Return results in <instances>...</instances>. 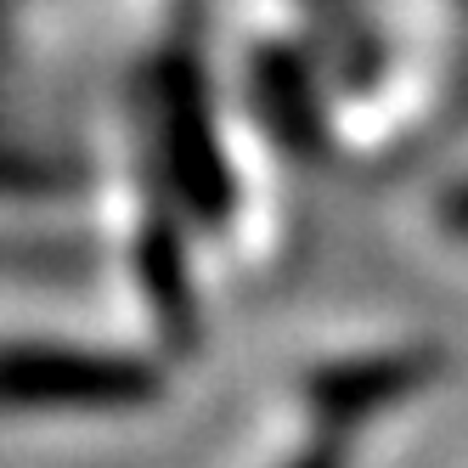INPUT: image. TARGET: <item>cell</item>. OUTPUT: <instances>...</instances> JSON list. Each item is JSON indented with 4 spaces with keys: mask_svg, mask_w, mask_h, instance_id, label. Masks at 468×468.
Masks as SVG:
<instances>
[{
    "mask_svg": "<svg viewBox=\"0 0 468 468\" xmlns=\"http://www.w3.org/2000/svg\"><path fill=\"white\" fill-rule=\"evenodd\" d=\"M158 395L147 361L74 345H0V407L12 412H108Z\"/></svg>",
    "mask_w": 468,
    "mask_h": 468,
    "instance_id": "cell-1",
    "label": "cell"
},
{
    "mask_svg": "<svg viewBox=\"0 0 468 468\" xmlns=\"http://www.w3.org/2000/svg\"><path fill=\"white\" fill-rule=\"evenodd\" d=\"M434 373H441V356L434 350H384V356H356V361H339L316 373L305 384V400L316 418H333V423H356V418H373L395 400L418 395Z\"/></svg>",
    "mask_w": 468,
    "mask_h": 468,
    "instance_id": "cell-2",
    "label": "cell"
},
{
    "mask_svg": "<svg viewBox=\"0 0 468 468\" xmlns=\"http://www.w3.org/2000/svg\"><path fill=\"white\" fill-rule=\"evenodd\" d=\"M441 226L452 231V238H463V243H468V181L446 186V197H441Z\"/></svg>",
    "mask_w": 468,
    "mask_h": 468,
    "instance_id": "cell-3",
    "label": "cell"
},
{
    "mask_svg": "<svg viewBox=\"0 0 468 468\" xmlns=\"http://www.w3.org/2000/svg\"><path fill=\"white\" fill-rule=\"evenodd\" d=\"M288 468H345V446L339 441H316V446H305Z\"/></svg>",
    "mask_w": 468,
    "mask_h": 468,
    "instance_id": "cell-4",
    "label": "cell"
}]
</instances>
